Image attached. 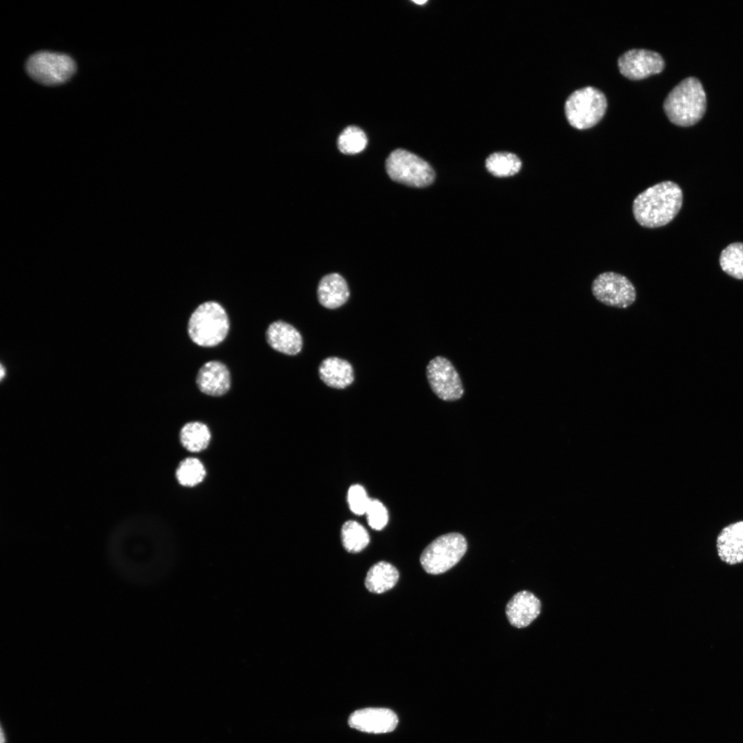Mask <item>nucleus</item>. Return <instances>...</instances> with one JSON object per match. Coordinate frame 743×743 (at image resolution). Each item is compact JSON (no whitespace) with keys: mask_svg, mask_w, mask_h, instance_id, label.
<instances>
[{"mask_svg":"<svg viewBox=\"0 0 743 743\" xmlns=\"http://www.w3.org/2000/svg\"><path fill=\"white\" fill-rule=\"evenodd\" d=\"M135 519H125L111 531L106 554L114 571L131 584L149 585L165 578L174 561Z\"/></svg>","mask_w":743,"mask_h":743,"instance_id":"obj_1","label":"nucleus"},{"mask_svg":"<svg viewBox=\"0 0 743 743\" xmlns=\"http://www.w3.org/2000/svg\"><path fill=\"white\" fill-rule=\"evenodd\" d=\"M680 186L672 181H663L640 193L632 203L635 220L647 228L662 227L671 222L682 205Z\"/></svg>","mask_w":743,"mask_h":743,"instance_id":"obj_2","label":"nucleus"},{"mask_svg":"<svg viewBox=\"0 0 743 743\" xmlns=\"http://www.w3.org/2000/svg\"><path fill=\"white\" fill-rule=\"evenodd\" d=\"M707 98L703 87L695 77L680 81L668 94L663 103L664 111L671 122L689 127L704 116Z\"/></svg>","mask_w":743,"mask_h":743,"instance_id":"obj_3","label":"nucleus"},{"mask_svg":"<svg viewBox=\"0 0 743 743\" xmlns=\"http://www.w3.org/2000/svg\"><path fill=\"white\" fill-rule=\"evenodd\" d=\"M229 325L224 308L217 302L206 301L191 314L188 323V333L197 345L213 347L224 340Z\"/></svg>","mask_w":743,"mask_h":743,"instance_id":"obj_4","label":"nucleus"},{"mask_svg":"<svg viewBox=\"0 0 743 743\" xmlns=\"http://www.w3.org/2000/svg\"><path fill=\"white\" fill-rule=\"evenodd\" d=\"M607 99L600 89L587 86L574 91L566 99V119L574 128L583 130L596 125L603 117Z\"/></svg>","mask_w":743,"mask_h":743,"instance_id":"obj_5","label":"nucleus"},{"mask_svg":"<svg viewBox=\"0 0 743 743\" xmlns=\"http://www.w3.org/2000/svg\"><path fill=\"white\" fill-rule=\"evenodd\" d=\"M467 550L465 537L458 532L442 535L432 541L422 551L420 561L431 574H440L456 565Z\"/></svg>","mask_w":743,"mask_h":743,"instance_id":"obj_6","label":"nucleus"},{"mask_svg":"<svg viewBox=\"0 0 743 743\" xmlns=\"http://www.w3.org/2000/svg\"><path fill=\"white\" fill-rule=\"evenodd\" d=\"M385 169L392 180L409 186L425 187L435 179V172L428 162L402 149H396L389 155Z\"/></svg>","mask_w":743,"mask_h":743,"instance_id":"obj_7","label":"nucleus"},{"mask_svg":"<svg viewBox=\"0 0 743 743\" xmlns=\"http://www.w3.org/2000/svg\"><path fill=\"white\" fill-rule=\"evenodd\" d=\"M25 69L35 81L52 86L68 80L76 72V63L68 55L41 51L28 58Z\"/></svg>","mask_w":743,"mask_h":743,"instance_id":"obj_8","label":"nucleus"},{"mask_svg":"<svg viewBox=\"0 0 743 743\" xmlns=\"http://www.w3.org/2000/svg\"><path fill=\"white\" fill-rule=\"evenodd\" d=\"M591 290L595 299L603 304L627 308L636 299V290L625 276L616 272H604L592 281Z\"/></svg>","mask_w":743,"mask_h":743,"instance_id":"obj_9","label":"nucleus"},{"mask_svg":"<svg viewBox=\"0 0 743 743\" xmlns=\"http://www.w3.org/2000/svg\"><path fill=\"white\" fill-rule=\"evenodd\" d=\"M426 375L431 390L440 399L451 402L462 397L464 390L460 375L446 358L438 356L431 359Z\"/></svg>","mask_w":743,"mask_h":743,"instance_id":"obj_10","label":"nucleus"},{"mask_svg":"<svg viewBox=\"0 0 743 743\" xmlns=\"http://www.w3.org/2000/svg\"><path fill=\"white\" fill-rule=\"evenodd\" d=\"M618 67L627 78L638 80L660 73L665 67V61L657 52L631 49L618 57Z\"/></svg>","mask_w":743,"mask_h":743,"instance_id":"obj_11","label":"nucleus"},{"mask_svg":"<svg viewBox=\"0 0 743 743\" xmlns=\"http://www.w3.org/2000/svg\"><path fill=\"white\" fill-rule=\"evenodd\" d=\"M396 714L386 708H365L353 712L348 719L351 728L369 733H385L393 731L397 726Z\"/></svg>","mask_w":743,"mask_h":743,"instance_id":"obj_12","label":"nucleus"},{"mask_svg":"<svg viewBox=\"0 0 743 743\" xmlns=\"http://www.w3.org/2000/svg\"><path fill=\"white\" fill-rule=\"evenodd\" d=\"M715 546L718 556L724 563L730 566L743 563V519L723 527Z\"/></svg>","mask_w":743,"mask_h":743,"instance_id":"obj_13","label":"nucleus"},{"mask_svg":"<svg viewBox=\"0 0 743 743\" xmlns=\"http://www.w3.org/2000/svg\"><path fill=\"white\" fill-rule=\"evenodd\" d=\"M541 602L532 592L520 591L510 599L506 614L510 624L517 628L528 626L540 614Z\"/></svg>","mask_w":743,"mask_h":743,"instance_id":"obj_14","label":"nucleus"},{"mask_svg":"<svg viewBox=\"0 0 743 743\" xmlns=\"http://www.w3.org/2000/svg\"><path fill=\"white\" fill-rule=\"evenodd\" d=\"M230 374L225 364L211 360L204 364L198 371L196 384L204 394L212 396L225 394L230 387Z\"/></svg>","mask_w":743,"mask_h":743,"instance_id":"obj_15","label":"nucleus"},{"mask_svg":"<svg viewBox=\"0 0 743 743\" xmlns=\"http://www.w3.org/2000/svg\"><path fill=\"white\" fill-rule=\"evenodd\" d=\"M266 338L272 349L286 355H297L303 347V338L299 330L283 321L270 323L266 330Z\"/></svg>","mask_w":743,"mask_h":743,"instance_id":"obj_16","label":"nucleus"},{"mask_svg":"<svg viewBox=\"0 0 743 743\" xmlns=\"http://www.w3.org/2000/svg\"><path fill=\"white\" fill-rule=\"evenodd\" d=\"M319 303L327 309H336L344 305L349 297V289L345 279L338 273L325 275L317 287Z\"/></svg>","mask_w":743,"mask_h":743,"instance_id":"obj_17","label":"nucleus"},{"mask_svg":"<svg viewBox=\"0 0 743 743\" xmlns=\"http://www.w3.org/2000/svg\"><path fill=\"white\" fill-rule=\"evenodd\" d=\"M319 375L327 386L337 389L347 387L354 380L351 363L336 356L327 357L322 360L319 367Z\"/></svg>","mask_w":743,"mask_h":743,"instance_id":"obj_18","label":"nucleus"},{"mask_svg":"<svg viewBox=\"0 0 743 743\" xmlns=\"http://www.w3.org/2000/svg\"><path fill=\"white\" fill-rule=\"evenodd\" d=\"M398 579L399 572L392 564L379 561L368 570L365 585L370 592L382 594L393 588Z\"/></svg>","mask_w":743,"mask_h":743,"instance_id":"obj_19","label":"nucleus"},{"mask_svg":"<svg viewBox=\"0 0 743 743\" xmlns=\"http://www.w3.org/2000/svg\"><path fill=\"white\" fill-rule=\"evenodd\" d=\"M180 436L183 446L191 452H199L205 449L211 440L208 428L200 422L186 423L182 428Z\"/></svg>","mask_w":743,"mask_h":743,"instance_id":"obj_20","label":"nucleus"},{"mask_svg":"<svg viewBox=\"0 0 743 743\" xmlns=\"http://www.w3.org/2000/svg\"><path fill=\"white\" fill-rule=\"evenodd\" d=\"M485 164L488 172L497 177L514 175L521 167L520 159L515 154L509 152L491 154L486 158Z\"/></svg>","mask_w":743,"mask_h":743,"instance_id":"obj_21","label":"nucleus"},{"mask_svg":"<svg viewBox=\"0 0 743 743\" xmlns=\"http://www.w3.org/2000/svg\"><path fill=\"white\" fill-rule=\"evenodd\" d=\"M341 541L349 552L357 553L364 550L369 543L367 530L358 522L349 520L341 528Z\"/></svg>","mask_w":743,"mask_h":743,"instance_id":"obj_22","label":"nucleus"},{"mask_svg":"<svg viewBox=\"0 0 743 743\" xmlns=\"http://www.w3.org/2000/svg\"><path fill=\"white\" fill-rule=\"evenodd\" d=\"M720 265L729 276L743 279V243L734 242L727 246L721 252Z\"/></svg>","mask_w":743,"mask_h":743,"instance_id":"obj_23","label":"nucleus"},{"mask_svg":"<svg viewBox=\"0 0 743 743\" xmlns=\"http://www.w3.org/2000/svg\"><path fill=\"white\" fill-rule=\"evenodd\" d=\"M206 471L202 463L197 458L188 457L182 460L176 471L178 482L184 486L192 487L203 481Z\"/></svg>","mask_w":743,"mask_h":743,"instance_id":"obj_24","label":"nucleus"},{"mask_svg":"<svg viewBox=\"0 0 743 743\" xmlns=\"http://www.w3.org/2000/svg\"><path fill=\"white\" fill-rule=\"evenodd\" d=\"M367 144V138L364 131L358 127L349 126L340 134L338 138V148L345 154H356L361 152Z\"/></svg>","mask_w":743,"mask_h":743,"instance_id":"obj_25","label":"nucleus"},{"mask_svg":"<svg viewBox=\"0 0 743 743\" xmlns=\"http://www.w3.org/2000/svg\"><path fill=\"white\" fill-rule=\"evenodd\" d=\"M365 515L369 526L376 530L383 529L388 523V511L384 504L376 499L370 498Z\"/></svg>","mask_w":743,"mask_h":743,"instance_id":"obj_26","label":"nucleus"},{"mask_svg":"<svg viewBox=\"0 0 743 743\" xmlns=\"http://www.w3.org/2000/svg\"><path fill=\"white\" fill-rule=\"evenodd\" d=\"M370 498L363 486L360 484L352 485L347 491V502L351 511L362 515L365 513Z\"/></svg>","mask_w":743,"mask_h":743,"instance_id":"obj_27","label":"nucleus"},{"mask_svg":"<svg viewBox=\"0 0 743 743\" xmlns=\"http://www.w3.org/2000/svg\"><path fill=\"white\" fill-rule=\"evenodd\" d=\"M0 736H1L0 742L1 743H7L6 734L5 731H3V726L2 725H1V735H0Z\"/></svg>","mask_w":743,"mask_h":743,"instance_id":"obj_28","label":"nucleus"},{"mask_svg":"<svg viewBox=\"0 0 743 743\" xmlns=\"http://www.w3.org/2000/svg\"><path fill=\"white\" fill-rule=\"evenodd\" d=\"M413 2H414V3H417V4H423V3H426V2H427V1H426V0H422V1H415V0H414V1H413Z\"/></svg>","mask_w":743,"mask_h":743,"instance_id":"obj_29","label":"nucleus"}]
</instances>
